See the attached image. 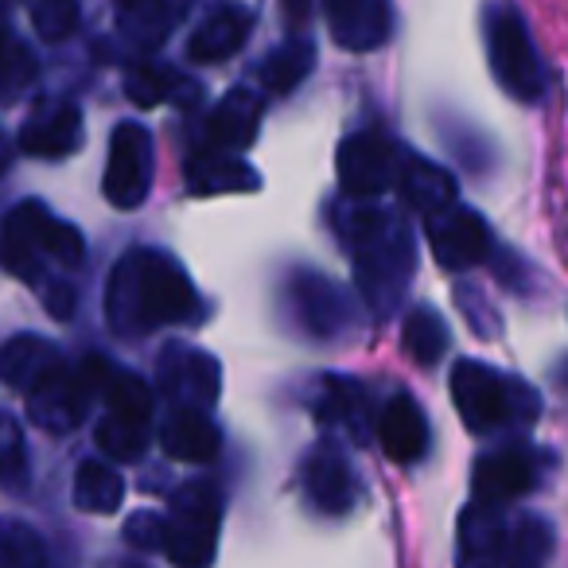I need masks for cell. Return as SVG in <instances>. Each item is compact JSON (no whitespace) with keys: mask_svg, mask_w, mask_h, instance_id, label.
Instances as JSON below:
<instances>
[{"mask_svg":"<svg viewBox=\"0 0 568 568\" xmlns=\"http://www.w3.org/2000/svg\"><path fill=\"white\" fill-rule=\"evenodd\" d=\"M425 230H428V245H433L436 261L452 273H464L487 261L490 253V230L467 206L452 203L436 214H425Z\"/></svg>","mask_w":568,"mask_h":568,"instance_id":"8fae6325","label":"cell"},{"mask_svg":"<svg viewBox=\"0 0 568 568\" xmlns=\"http://www.w3.org/2000/svg\"><path fill=\"white\" fill-rule=\"evenodd\" d=\"M191 0H118V24L133 48L152 51L183 24Z\"/></svg>","mask_w":568,"mask_h":568,"instance_id":"d6986e66","label":"cell"},{"mask_svg":"<svg viewBox=\"0 0 568 568\" xmlns=\"http://www.w3.org/2000/svg\"><path fill=\"white\" fill-rule=\"evenodd\" d=\"M397 191L402 199L420 214H436L444 206L456 203V180H452L444 168H436L433 160L425 156H402V168H397Z\"/></svg>","mask_w":568,"mask_h":568,"instance_id":"cb8c5ba5","label":"cell"},{"mask_svg":"<svg viewBox=\"0 0 568 568\" xmlns=\"http://www.w3.org/2000/svg\"><path fill=\"white\" fill-rule=\"evenodd\" d=\"M363 409H366L363 389H358L355 382L327 378L324 405H320V413H324L327 420H343V425H347L355 436H366V428H363Z\"/></svg>","mask_w":568,"mask_h":568,"instance_id":"836d02e7","label":"cell"},{"mask_svg":"<svg viewBox=\"0 0 568 568\" xmlns=\"http://www.w3.org/2000/svg\"><path fill=\"white\" fill-rule=\"evenodd\" d=\"M339 237L355 261V288L378 320H389L402 308V296L417 268V250L405 219L371 199H355L339 214Z\"/></svg>","mask_w":568,"mask_h":568,"instance_id":"6da1fadb","label":"cell"},{"mask_svg":"<svg viewBox=\"0 0 568 568\" xmlns=\"http://www.w3.org/2000/svg\"><path fill=\"white\" fill-rule=\"evenodd\" d=\"M327 28L335 43L347 51H374L389 40L394 12L389 0H324Z\"/></svg>","mask_w":568,"mask_h":568,"instance_id":"e0dca14e","label":"cell"},{"mask_svg":"<svg viewBox=\"0 0 568 568\" xmlns=\"http://www.w3.org/2000/svg\"><path fill=\"white\" fill-rule=\"evenodd\" d=\"M0 487L24 490L28 487V448L24 428L12 413H0Z\"/></svg>","mask_w":568,"mask_h":568,"instance_id":"1f68e13d","label":"cell"},{"mask_svg":"<svg viewBox=\"0 0 568 568\" xmlns=\"http://www.w3.org/2000/svg\"><path fill=\"white\" fill-rule=\"evenodd\" d=\"M9 160H12V149H9V136H4V129H0V175L9 172Z\"/></svg>","mask_w":568,"mask_h":568,"instance_id":"f35d334b","label":"cell"},{"mask_svg":"<svg viewBox=\"0 0 568 568\" xmlns=\"http://www.w3.org/2000/svg\"><path fill=\"white\" fill-rule=\"evenodd\" d=\"M487 55L498 87L518 102H537L545 94V71L529 32L514 12H490L487 20Z\"/></svg>","mask_w":568,"mask_h":568,"instance_id":"8992f818","label":"cell"},{"mask_svg":"<svg viewBox=\"0 0 568 568\" xmlns=\"http://www.w3.org/2000/svg\"><path fill=\"white\" fill-rule=\"evenodd\" d=\"M222 506L206 483H187L164 514V552L175 568H211L219 552Z\"/></svg>","mask_w":568,"mask_h":568,"instance_id":"5b68a950","label":"cell"},{"mask_svg":"<svg viewBox=\"0 0 568 568\" xmlns=\"http://www.w3.org/2000/svg\"><path fill=\"white\" fill-rule=\"evenodd\" d=\"M378 440L394 464H417L428 452V420L409 394H394L378 413Z\"/></svg>","mask_w":568,"mask_h":568,"instance_id":"ac0fdd59","label":"cell"},{"mask_svg":"<svg viewBox=\"0 0 568 568\" xmlns=\"http://www.w3.org/2000/svg\"><path fill=\"white\" fill-rule=\"evenodd\" d=\"M312 63H316V48L308 40H288L261 63V82L273 94H288V90H296L312 74Z\"/></svg>","mask_w":568,"mask_h":568,"instance_id":"f1b7e54d","label":"cell"},{"mask_svg":"<svg viewBox=\"0 0 568 568\" xmlns=\"http://www.w3.org/2000/svg\"><path fill=\"white\" fill-rule=\"evenodd\" d=\"M506 514L495 503L475 498L456 526V568H503L506 557Z\"/></svg>","mask_w":568,"mask_h":568,"instance_id":"5bb4252c","label":"cell"},{"mask_svg":"<svg viewBox=\"0 0 568 568\" xmlns=\"http://www.w3.org/2000/svg\"><path fill=\"white\" fill-rule=\"evenodd\" d=\"M125 541H133L136 549H164V514H156V510L129 514Z\"/></svg>","mask_w":568,"mask_h":568,"instance_id":"8d00e7d4","label":"cell"},{"mask_svg":"<svg viewBox=\"0 0 568 568\" xmlns=\"http://www.w3.org/2000/svg\"><path fill=\"white\" fill-rule=\"evenodd\" d=\"M402 152L382 133H355L339 149V183L351 199H378L397 187Z\"/></svg>","mask_w":568,"mask_h":568,"instance_id":"30bf717a","label":"cell"},{"mask_svg":"<svg viewBox=\"0 0 568 568\" xmlns=\"http://www.w3.org/2000/svg\"><path fill=\"white\" fill-rule=\"evenodd\" d=\"M48 552L32 526L24 521H0V568H43Z\"/></svg>","mask_w":568,"mask_h":568,"instance_id":"d6a6232c","label":"cell"},{"mask_svg":"<svg viewBox=\"0 0 568 568\" xmlns=\"http://www.w3.org/2000/svg\"><path fill=\"white\" fill-rule=\"evenodd\" d=\"M133 568H136V565H133Z\"/></svg>","mask_w":568,"mask_h":568,"instance_id":"ab89813d","label":"cell"},{"mask_svg":"<svg viewBox=\"0 0 568 568\" xmlns=\"http://www.w3.org/2000/svg\"><path fill=\"white\" fill-rule=\"evenodd\" d=\"M261 98L253 90H230L219 102V110L206 121V136H211V149H226V152H242L253 144L261 129Z\"/></svg>","mask_w":568,"mask_h":568,"instance_id":"44dd1931","label":"cell"},{"mask_svg":"<svg viewBox=\"0 0 568 568\" xmlns=\"http://www.w3.org/2000/svg\"><path fill=\"white\" fill-rule=\"evenodd\" d=\"M152 187V136L144 125H118L110 136L102 191L118 211H133Z\"/></svg>","mask_w":568,"mask_h":568,"instance_id":"ba28073f","label":"cell"},{"mask_svg":"<svg viewBox=\"0 0 568 568\" xmlns=\"http://www.w3.org/2000/svg\"><path fill=\"white\" fill-rule=\"evenodd\" d=\"M160 394L168 405H183V409H211L219 402L222 371L206 351L195 347H168L160 358Z\"/></svg>","mask_w":568,"mask_h":568,"instance_id":"7c38bea8","label":"cell"},{"mask_svg":"<svg viewBox=\"0 0 568 568\" xmlns=\"http://www.w3.org/2000/svg\"><path fill=\"white\" fill-rule=\"evenodd\" d=\"M28 79H32V59H28V51L20 48L17 40H9V36H0V94H12V90L24 87Z\"/></svg>","mask_w":568,"mask_h":568,"instance_id":"d590c367","label":"cell"},{"mask_svg":"<svg viewBox=\"0 0 568 568\" xmlns=\"http://www.w3.org/2000/svg\"><path fill=\"white\" fill-rule=\"evenodd\" d=\"M257 172L245 164L237 152L226 149H203L187 160V187L195 195H219V191H253Z\"/></svg>","mask_w":568,"mask_h":568,"instance_id":"603a6c76","label":"cell"},{"mask_svg":"<svg viewBox=\"0 0 568 568\" xmlns=\"http://www.w3.org/2000/svg\"><path fill=\"white\" fill-rule=\"evenodd\" d=\"M82 144V110L74 102H43L20 129V149L40 160H63Z\"/></svg>","mask_w":568,"mask_h":568,"instance_id":"2e32d148","label":"cell"},{"mask_svg":"<svg viewBox=\"0 0 568 568\" xmlns=\"http://www.w3.org/2000/svg\"><path fill=\"white\" fill-rule=\"evenodd\" d=\"M301 483L308 503L324 514H347L358 498L355 467L335 444H320V448L308 452V459L301 467Z\"/></svg>","mask_w":568,"mask_h":568,"instance_id":"4fadbf2b","label":"cell"},{"mask_svg":"<svg viewBox=\"0 0 568 568\" xmlns=\"http://www.w3.org/2000/svg\"><path fill=\"white\" fill-rule=\"evenodd\" d=\"M48 293H43V304H48V312L51 316H59V320H67L74 312V288L67 281H48L43 284Z\"/></svg>","mask_w":568,"mask_h":568,"instance_id":"74e56055","label":"cell"},{"mask_svg":"<svg viewBox=\"0 0 568 568\" xmlns=\"http://www.w3.org/2000/svg\"><path fill=\"white\" fill-rule=\"evenodd\" d=\"M452 402H456L464 425L479 436L529 425L541 409V402L526 382L506 378V374L490 371L483 363H467V358L452 371Z\"/></svg>","mask_w":568,"mask_h":568,"instance_id":"277c9868","label":"cell"},{"mask_svg":"<svg viewBox=\"0 0 568 568\" xmlns=\"http://www.w3.org/2000/svg\"><path fill=\"white\" fill-rule=\"evenodd\" d=\"M552 526L537 514H526L510 526L506 534V557H503V568H545L552 557Z\"/></svg>","mask_w":568,"mask_h":568,"instance_id":"484cf974","label":"cell"},{"mask_svg":"<svg viewBox=\"0 0 568 568\" xmlns=\"http://www.w3.org/2000/svg\"><path fill=\"white\" fill-rule=\"evenodd\" d=\"M90 378L87 371H71V366H55L48 378H40L28 389V413L32 420L51 436H67L82 425L90 413Z\"/></svg>","mask_w":568,"mask_h":568,"instance_id":"9c48e42d","label":"cell"},{"mask_svg":"<svg viewBox=\"0 0 568 568\" xmlns=\"http://www.w3.org/2000/svg\"><path fill=\"white\" fill-rule=\"evenodd\" d=\"M245 36H250V12L222 9L199 24V32L191 36V43H187V55L195 59V63H222V59L242 51Z\"/></svg>","mask_w":568,"mask_h":568,"instance_id":"d4e9b609","label":"cell"},{"mask_svg":"<svg viewBox=\"0 0 568 568\" xmlns=\"http://www.w3.org/2000/svg\"><path fill=\"white\" fill-rule=\"evenodd\" d=\"M125 94L136 105H160V102H175V98H195V82H183L168 67H136L125 79Z\"/></svg>","mask_w":568,"mask_h":568,"instance_id":"f546056e","label":"cell"},{"mask_svg":"<svg viewBox=\"0 0 568 568\" xmlns=\"http://www.w3.org/2000/svg\"><path fill=\"white\" fill-rule=\"evenodd\" d=\"M82 257H87L82 234L71 222L51 214V206H43L40 199L12 206L4 226H0V265L24 276V281H40L43 261L74 268L82 265Z\"/></svg>","mask_w":568,"mask_h":568,"instance_id":"3957f363","label":"cell"},{"mask_svg":"<svg viewBox=\"0 0 568 568\" xmlns=\"http://www.w3.org/2000/svg\"><path fill=\"white\" fill-rule=\"evenodd\" d=\"M160 440H164L168 456L183 459V464H211L222 448V436L214 428V420L206 417V409H183L172 405L160 425Z\"/></svg>","mask_w":568,"mask_h":568,"instance_id":"ffe728a7","label":"cell"},{"mask_svg":"<svg viewBox=\"0 0 568 568\" xmlns=\"http://www.w3.org/2000/svg\"><path fill=\"white\" fill-rule=\"evenodd\" d=\"M98 448H102L105 456L121 459V464L141 459L144 448H149V425H141V420L102 417L98 420Z\"/></svg>","mask_w":568,"mask_h":568,"instance_id":"4dcf8cb0","label":"cell"},{"mask_svg":"<svg viewBox=\"0 0 568 568\" xmlns=\"http://www.w3.org/2000/svg\"><path fill=\"white\" fill-rule=\"evenodd\" d=\"M537 456L526 448H498V452H487V456L475 464V475H471V487H475V498L479 503H495V506H506L514 498L529 495L537 487Z\"/></svg>","mask_w":568,"mask_h":568,"instance_id":"9a60e30c","label":"cell"},{"mask_svg":"<svg viewBox=\"0 0 568 568\" xmlns=\"http://www.w3.org/2000/svg\"><path fill=\"white\" fill-rule=\"evenodd\" d=\"M402 343H405V355L417 366H436L444 358V351H448L452 335H448V324H444L433 308L420 304V308H413L409 320H405Z\"/></svg>","mask_w":568,"mask_h":568,"instance_id":"83f0119b","label":"cell"},{"mask_svg":"<svg viewBox=\"0 0 568 568\" xmlns=\"http://www.w3.org/2000/svg\"><path fill=\"white\" fill-rule=\"evenodd\" d=\"M125 503V483L113 467L87 459V464L74 471V506L87 514H113Z\"/></svg>","mask_w":568,"mask_h":568,"instance_id":"4316f807","label":"cell"},{"mask_svg":"<svg viewBox=\"0 0 568 568\" xmlns=\"http://www.w3.org/2000/svg\"><path fill=\"white\" fill-rule=\"evenodd\" d=\"M199 316L191 276L160 250H133L113 265L105 284V324L121 339H136L156 327L187 324Z\"/></svg>","mask_w":568,"mask_h":568,"instance_id":"7a4b0ae2","label":"cell"},{"mask_svg":"<svg viewBox=\"0 0 568 568\" xmlns=\"http://www.w3.org/2000/svg\"><path fill=\"white\" fill-rule=\"evenodd\" d=\"M28 9L43 40H67L79 28V0H28Z\"/></svg>","mask_w":568,"mask_h":568,"instance_id":"e575fe53","label":"cell"},{"mask_svg":"<svg viewBox=\"0 0 568 568\" xmlns=\"http://www.w3.org/2000/svg\"><path fill=\"white\" fill-rule=\"evenodd\" d=\"M288 312L293 320L312 335V339H339L355 327V304H351L347 288L324 273H308L296 268L288 276Z\"/></svg>","mask_w":568,"mask_h":568,"instance_id":"52a82bcc","label":"cell"},{"mask_svg":"<svg viewBox=\"0 0 568 568\" xmlns=\"http://www.w3.org/2000/svg\"><path fill=\"white\" fill-rule=\"evenodd\" d=\"M55 366H63V355L51 339L40 335H17L0 347V382L12 389H32L40 378H48Z\"/></svg>","mask_w":568,"mask_h":568,"instance_id":"7402d4cb","label":"cell"}]
</instances>
